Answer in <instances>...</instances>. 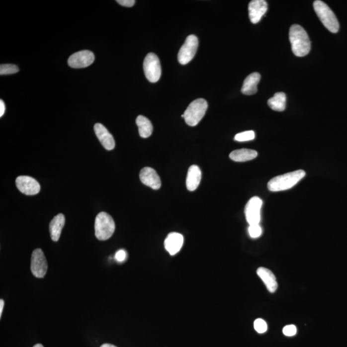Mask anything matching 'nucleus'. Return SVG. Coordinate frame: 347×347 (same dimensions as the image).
I'll list each match as a JSON object with an SVG mask.
<instances>
[{
  "instance_id": "f257e3e1",
  "label": "nucleus",
  "mask_w": 347,
  "mask_h": 347,
  "mask_svg": "<svg viewBox=\"0 0 347 347\" xmlns=\"http://www.w3.org/2000/svg\"><path fill=\"white\" fill-rule=\"evenodd\" d=\"M289 40L292 51L296 56L304 57L311 50V41L304 28L299 25H293L289 30Z\"/></svg>"
},
{
  "instance_id": "f03ea898",
  "label": "nucleus",
  "mask_w": 347,
  "mask_h": 347,
  "mask_svg": "<svg viewBox=\"0 0 347 347\" xmlns=\"http://www.w3.org/2000/svg\"><path fill=\"white\" fill-rule=\"evenodd\" d=\"M305 176V172L298 170L284 174L272 178L267 184V188L271 192H280L289 190L293 187Z\"/></svg>"
},
{
  "instance_id": "7ed1b4c3",
  "label": "nucleus",
  "mask_w": 347,
  "mask_h": 347,
  "mask_svg": "<svg viewBox=\"0 0 347 347\" xmlns=\"http://www.w3.org/2000/svg\"><path fill=\"white\" fill-rule=\"evenodd\" d=\"M314 9L322 21L323 25L332 33H337L339 30V22L335 13L326 3L316 0L313 3Z\"/></svg>"
},
{
  "instance_id": "20e7f679",
  "label": "nucleus",
  "mask_w": 347,
  "mask_h": 347,
  "mask_svg": "<svg viewBox=\"0 0 347 347\" xmlns=\"http://www.w3.org/2000/svg\"><path fill=\"white\" fill-rule=\"evenodd\" d=\"M115 230V221L110 215L102 212L96 216L95 221V234L98 240L105 241L111 238Z\"/></svg>"
},
{
  "instance_id": "39448f33",
  "label": "nucleus",
  "mask_w": 347,
  "mask_h": 347,
  "mask_svg": "<svg viewBox=\"0 0 347 347\" xmlns=\"http://www.w3.org/2000/svg\"><path fill=\"white\" fill-rule=\"evenodd\" d=\"M208 109V103L203 98H198L191 102L182 117L190 126H195L205 116Z\"/></svg>"
},
{
  "instance_id": "423d86ee",
  "label": "nucleus",
  "mask_w": 347,
  "mask_h": 347,
  "mask_svg": "<svg viewBox=\"0 0 347 347\" xmlns=\"http://www.w3.org/2000/svg\"><path fill=\"white\" fill-rule=\"evenodd\" d=\"M144 71L149 82L157 83L161 78V64L159 58L154 53H149L145 58Z\"/></svg>"
},
{
  "instance_id": "0eeeda50",
  "label": "nucleus",
  "mask_w": 347,
  "mask_h": 347,
  "mask_svg": "<svg viewBox=\"0 0 347 347\" xmlns=\"http://www.w3.org/2000/svg\"><path fill=\"white\" fill-rule=\"evenodd\" d=\"M199 46L198 38L195 35H190L180 48L177 59L181 65H186L194 58Z\"/></svg>"
},
{
  "instance_id": "6e6552de",
  "label": "nucleus",
  "mask_w": 347,
  "mask_h": 347,
  "mask_svg": "<svg viewBox=\"0 0 347 347\" xmlns=\"http://www.w3.org/2000/svg\"><path fill=\"white\" fill-rule=\"evenodd\" d=\"M262 200L259 197H253L245 207V216L250 225H259L260 222Z\"/></svg>"
},
{
  "instance_id": "1a4fd4ad",
  "label": "nucleus",
  "mask_w": 347,
  "mask_h": 347,
  "mask_svg": "<svg viewBox=\"0 0 347 347\" xmlns=\"http://www.w3.org/2000/svg\"><path fill=\"white\" fill-rule=\"evenodd\" d=\"M30 268L33 275L36 278H43L45 276L47 272L48 263L42 250L38 248L33 252Z\"/></svg>"
},
{
  "instance_id": "9d476101",
  "label": "nucleus",
  "mask_w": 347,
  "mask_h": 347,
  "mask_svg": "<svg viewBox=\"0 0 347 347\" xmlns=\"http://www.w3.org/2000/svg\"><path fill=\"white\" fill-rule=\"evenodd\" d=\"M95 61L93 53L89 50L75 53L70 57L68 63L73 69H83L89 67Z\"/></svg>"
},
{
  "instance_id": "9b49d317",
  "label": "nucleus",
  "mask_w": 347,
  "mask_h": 347,
  "mask_svg": "<svg viewBox=\"0 0 347 347\" xmlns=\"http://www.w3.org/2000/svg\"><path fill=\"white\" fill-rule=\"evenodd\" d=\"M17 188L23 194L34 195L40 192V184L36 179L27 175H21L16 180Z\"/></svg>"
},
{
  "instance_id": "f8f14e48",
  "label": "nucleus",
  "mask_w": 347,
  "mask_h": 347,
  "mask_svg": "<svg viewBox=\"0 0 347 347\" xmlns=\"http://www.w3.org/2000/svg\"><path fill=\"white\" fill-rule=\"evenodd\" d=\"M249 17L252 23L257 24L261 20L267 10V3L264 0H253L248 6Z\"/></svg>"
},
{
  "instance_id": "ddd939ff",
  "label": "nucleus",
  "mask_w": 347,
  "mask_h": 347,
  "mask_svg": "<svg viewBox=\"0 0 347 347\" xmlns=\"http://www.w3.org/2000/svg\"><path fill=\"white\" fill-rule=\"evenodd\" d=\"M140 179L142 183L153 188L158 190L161 187V179L155 169L151 168L142 169L140 173Z\"/></svg>"
},
{
  "instance_id": "4468645a",
  "label": "nucleus",
  "mask_w": 347,
  "mask_h": 347,
  "mask_svg": "<svg viewBox=\"0 0 347 347\" xmlns=\"http://www.w3.org/2000/svg\"><path fill=\"white\" fill-rule=\"evenodd\" d=\"M94 130L101 144L106 150L111 151L115 148V140L105 127L100 123H97L94 126Z\"/></svg>"
},
{
  "instance_id": "2eb2a0df",
  "label": "nucleus",
  "mask_w": 347,
  "mask_h": 347,
  "mask_svg": "<svg viewBox=\"0 0 347 347\" xmlns=\"http://www.w3.org/2000/svg\"><path fill=\"white\" fill-rule=\"evenodd\" d=\"M183 236L179 233L173 232L169 234L165 241V248L171 256L177 254L183 247Z\"/></svg>"
},
{
  "instance_id": "dca6fc26",
  "label": "nucleus",
  "mask_w": 347,
  "mask_h": 347,
  "mask_svg": "<svg viewBox=\"0 0 347 347\" xmlns=\"http://www.w3.org/2000/svg\"><path fill=\"white\" fill-rule=\"evenodd\" d=\"M261 76L260 74H251L245 79L244 81L241 91L243 94L247 95H252L258 92V85L260 82Z\"/></svg>"
},
{
  "instance_id": "f3484780",
  "label": "nucleus",
  "mask_w": 347,
  "mask_h": 347,
  "mask_svg": "<svg viewBox=\"0 0 347 347\" xmlns=\"http://www.w3.org/2000/svg\"><path fill=\"white\" fill-rule=\"evenodd\" d=\"M65 224V217L62 214H59L50 222L49 230L53 241L57 242L60 238L61 232Z\"/></svg>"
},
{
  "instance_id": "a211bd4d",
  "label": "nucleus",
  "mask_w": 347,
  "mask_h": 347,
  "mask_svg": "<svg viewBox=\"0 0 347 347\" xmlns=\"http://www.w3.org/2000/svg\"><path fill=\"white\" fill-rule=\"evenodd\" d=\"M201 179V171L198 166H192L188 169L187 177H186V188L190 191L196 190L199 185Z\"/></svg>"
},
{
  "instance_id": "6ab92c4d",
  "label": "nucleus",
  "mask_w": 347,
  "mask_h": 347,
  "mask_svg": "<svg viewBox=\"0 0 347 347\" xmlns=\"http://www.w3.org/2000/svg\"><path fill=\"white\" fill-rule=\"evenodd\" d=\"M258 274L264 283L267 289L271 293H274L278 288V284L275 276L270 270L264 267H259L257 271Z\"/></svg>"
},
{
  "instance_id": "aec40b11",
  "label": "nucleus",
  "mask_w": 347,
  "mask_h": 347,
  "mask_svg": "<svg viewBox=\"0 0 347 347\" xmlns=\"http://www.w3.org/2000/svg\"><path fill=\"white\" fill-rule=\"evenodd\" d=\"M258 153L252 149H241L232 151L230 154V159L237 162H245L250 161L257 158Z\"/></svg>"
},
{
  "instance_id": "412c9836",
  "label": "nucleus",
  "mask_w": 347,
  "mask_h": 347,
  "mask_svg": "<svg viewBox=\"0 0 347 347\" xmlns=\"http://www.w3.org/2000/svg\"><path fill=\"white\" fill-rule=\"evenodd\" d=\"M286 95L284 92H278L274 94L273 97L269 98L267 104L274 111H283L286 107Z\"/></svg>"
},
{
  "instance_id": "4be33fe9",
  "label": "nucleus",
  "mask_w": 347,
  "mask_h": 347,
  "mask_svg": "<svg viewBox=\"0 0 347 347\" xmlns=\"http://www.w3.org/2000/svg\"><path fill=\"white\" fill-rule=\"evenodd\" d=\"M136 123L138 127V131L140 137L144 138H147L150 137L152 135L153 131V127L150 120L148 118L145 117L142 115L138 116Z\"/></svg>"
},
{
  "instance_id": "5701e85b",
  "label": "nucleus",
  "mask_w": 347,
  "mask_h": 347,
  "mask_svg": "<svg viewBox=\"0 0 347 347\" xmlns=\"http://www.w3.org/2000/svg\"><path fill=\"white\" fill-rule=\"evenodd\" d=\"M256 138V134L254 131H244L242 133L237 134L235 136L234 139L237 142H248L254 140Z\"/></svg>"
},
{
  "instance_id": "b1692460",
  "label": "nucleus",
  "mask_w": 347,
  "mask_h": 347,
  "mask_svg": "<svg viewBox=\"0 0 347 347\" xmlns=\"http://www.w3.org/2000/svg\"><path fill=\"white\" fill-rule=\"evenodd\" d=\"M19 72L18 67L11 64H5L0 66V75H9L16 74Z\"/></svg>"
},
{
  "instance_id": "393cba45",
  "label": "nucleus",
  "mask_w": 347,
  "mask_h": 347,
  "mask_svg": "<svg viewBox=\"0 0 347 347\" xmlns=\"http://www.w3.org/2000/svg\"><path fill=\"white\" fill-rule=\"evenodd\" d=\"M254 328L259 334L264 333L267 330L266 322H265L264 320L259 318V319H257L254 322Z\"/></svg>"
},
{
  "instance_id": "a878e982",
  "label": "nucleus",
  "mask_w": 347,
  "mask_h": 347,
  "mask_svg": "<svg viewBox=\"0 0 347 347\" xmlns=\"http://www.w3.org/2000/svg\"><path fill=\"white\" fill-rule=\"evenodd\" d=\"M248 232L250 237L252 238H258L262 235V230L259 225H250L248 228Z\"/></svg>"
},
{
  "instance_id": "bb28decb",
  "label": "nucleus",
  "mask_w": 347,
  "mask_h": 347,
  "mask_svg": "<svg viewBox=\"0 0 347 347\" xmlns=\"http://www.w3.org/2000/svg\"><path fill=\"white\" fill-rule=\"evenodd\" d=\"M297 332V329L296 327L293 325H290V326H285L284 329H283V333L285 336L287 337H293L296 334Z\"/></svg>"
},
{
  "instance_id": "cd10ccee",
  "label": "nucleus",
  "mask_w": 347,
  "mask_h": 347,
  "mask_svg": "<svg viewBox=\"0 0 347 347\" xmlns=\"http://www.w3.org/2000/svg\"><path fill=\"white\" fill-rule=\"evenodd\" d=\"M126 258L127 254L126 251H124V250H118V251L116 253L115 258L118 262H124V261L126 260Z\"/></svg>"
},
{
  "instance_id": "c85d7f7f",
  "label": "nucleus",
  "mask_w": 347,
  "mask_h": 347,
  "mask_svg": "<svg viewBox=\"0 0 347 347\" xmlns=\"http://www.w3.org/2000/svg\"><path fill=\"white\" fill-rule=\"evenodd\" d=\"M116 2L122 6L131 7L135 5L136 1L135 0H117Z\"/></svg>"
},
{
  "instance_id": "c756f323",
  "label": "nucleus",
  "mask_w": 347,
  "mask_h": 347,
  "mask_svg": "<svg viewBox=\"0 0 347 347\" xmlns=\"http://www.w3.org/2000/svg\"><path fill=\"white\" fill-rule=\"evenodd\" d=\"M5 103H4L3 101L1 100H0V116H3L4 115V113H5Z\"/></svg>"
},
{
  "instance_id": "7c9ffc66",
  "label": "nucleus",
  "mask_w": 347,
  "mask_h": 347,
  "mask_svg": "<svg viewBox=\"0 0 347 347\" xmlns=\"http://www.w3.org/2000/svg\"><path fill=\"white\" fill-rule=\"evenodd\" d=\"M3 307L4 300L1 299V300H0V318H1L2 312H3Z\"/></svg>"
},
{
  "instance_id": "2f4dec72",
  "label": "nucleus",
  "mask_w": 347,
  "mask_h": 347,
  "mask_svg": "<svg viewBox=\"0 0 347 347\" xmlns=\"http://www.w3.org/2000/svg\"><path fill=\"white\" fill-rule=\"evenodd\" d=\"M100 347H117L113 346V345H112V344H103L102 346H100Z\"/></svg>"
},
{
  "instance_id": "473e14b6",
  "label": "nucleus",
  "mask_w": 347,
  "mask_h": 347,
  "mask_svg": "<svg viewBox=\"0 0 347 347\" xmlns=\"http://www.w3.org/2000/svg\"><path fill=\"white\" fill-rule=\"evenodd\" d=\"M33 347H44L41 344H36V346Z\"/></svg>"
}]
</instances>
